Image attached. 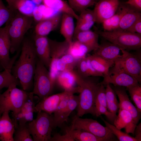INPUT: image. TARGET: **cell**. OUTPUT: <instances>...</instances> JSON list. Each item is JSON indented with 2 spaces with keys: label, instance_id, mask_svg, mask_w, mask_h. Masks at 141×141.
<instances>
[{
  "label": "cell",
  "instance_id": "obj_5",
  "mask_svg": "<svg viewBox=\"0 0 141 141\" xmlns=\"http://www.w3.org/2000/svg\"><path fill=\"white\" fill-rule=\"evenodd\" d=\"M17 85L12 84L4 93H0V117L4 112L12 111L14 121L29 93L17 88Z\"/></svg>",
  "mask_w": 141,
  "mask_h": 141
},
{
  "label": "cell",
  "instance_id": "obj_47",
  "mask_svg": "<svg viewBox=\"0 0 141 141\" xmlns=\"http://www.w3.org/2000/svg\"><path fill=\"white\" fill-rule=\"evenodd\" d=\"M126 31L141 34V17L136 21Z\"/></svg>",
  "mask_w": 141,
  "mask_h": 141
},
{
  "label": "cell",
  "instance_id": "obj_46",
  "mask_svg": "<svg viewBox=\"0 0 141 141\" xmlns=\"http://www.w3.org/2000/svg\"><path fill=\"white\" fill-rule=\"evenodd\" d=\"M66 133L61 135L59 133H56L52 137L50 141H75L69 133L65 130Z\"/></svg>",
  "mask_w": 141,
  "mask_h": 141
},
{
  "label": "cell",
  "instance_id": "obj_11",
  "mask_svg": "<svg viewBox=\"0 0 141 141\" xmlns=\"http://www.w3.org/2000/svg\"><path fill=\"white\" fill-rule=\"evenodd\" d=\"M103 77V80L100 83L104 85L112 84L114 86L127 88L139 83L135 78L124 72L115 64L113 68L109 70L108 75Z\"/></svg>",
  "mask_w": 141,
  "mask_h": 141
},
{
  "label": "cell",
  "instance_id": "obj_12",
  "mask_svg": "<svg viewBox=\"0 0 141 141\" xmlns=\"http://www.w3.org/2000/svg\"><path fill=\"white\" fill-rule=\"evenodd\" d=\"M10 38L7 25L0 28V69L4 70L12 68L18 53L11 59L9 56Z\"/></svg>",
  "mask_w": 141,
  "mask_h": 141
},
{
  "label": "cell",
  "instance_id": "obj_2",
  "mask_svg": "<svg viewBox=\"0 0 141 141\" xmlns=\"http://www.w3.org/2000/svg\"><path fill=\"white\" fill-rule=\"evenodd\" d=\"M73 71L79 93L76 115L79 117L87 114L95 115V99L100 82L96 78L81 76L75 69Z\"/></svg>",
  "mask_w": 141,
  "mask_h": 141
},
{
  "label": "cell",
  "instance_id": "obj_21",
  "mask_svg": "<svg viewBox=\"0 0 141 141\" xmlns=\"http://www.w3.org/2000/svg\"><path fill=\"white\" fill-rule=\"evenodd\" d=\"M114 124L118 128L121 130L125 128L126 133L133 134L137 126L131 114L123 109H119L118 115L115 118Z\"/></svg>",
  "mask_w": 141,
  "mask_h": 141
},
{
  "label": "cell",
  "instance_id": "obj_25",
  "mask_svg": "<svg viewBox=\"0 0 141 141\" xmlns=\"http://www.w3.org/2000/svg\"><path fill=\"white\" fill-rule=\"evenodd\" d=\"M43 4L46 7L62 13L72 16L77 20L78 15L69 4L63 0H43Z\"/></svg>",
  "mask_w": 141,
  "mask_h": 141
},
{
  "label": "cell",
  "instance_id": "obj_4",
  "mask_svg": "<svg viewBox=\"0 0 141 141\" xmlns=\"http://www.w3.org/2000/svg\"><path fill=\"white\" fill-rule=\"evenodd\" d=\"M95 31L108 41L125 50H139L141 47V34L119 30L107 31L94 26Z\"/></svg>",
  "mask_w": 141,
  "mask_h": 141
},
{
  "label": "cell",
  "instance_id": "obj_13",
  "mask_svg": "<svg viewBox=\"0 0 141 141\" xmlns=\"http://www.w3.org/2000/svg\"><path fill=\"white\" fill-rule=\"evenodd\" d=\"M120 3L119 0H99L93 10L95 22L102 23L115 14Z\"/></svg>",
  "mask_w": 141,
  "mask_h": 141
},
{
  "label": "cell",
  "instance_id": "obj_43",
  "mask_svg": "<svg viewBox=\"0 0 141 141\" xmlns=\"http://www.w3.org/2000/svg\"><path fill=\"white\" fill-rule=\"evenodd\" d=\"M102 114L105 115L110 121L114 123L116 116L110 112L105 107L99 105H96L95 115L98 117Z\"/></svg>",
  "mask_w": 141,
  "mask_h": 141
},
{
  "label": "cell",
  "instance_id": "obj_52",
  "mask_svg": "<svg viewBox=\"0 0 141 141\" xmlns=\"http://www.w3.org/2000/svg\"><path fill=\"white\" fill-rule=\"evenodd\" d=\"M37 5H39L42 2L43 0H31Z\"/></svg>",
  "mask_w": 141,
  "mask_h": 141
},
{
  "label": "cell",
  "instance_id": "obj_35",
  "mask_svg": "<svg viewBox=\"0 0 141 141\" xmlns=\"http://www.w3.org/2000/svg\"><path fill=\"white\" fill-rule=\"evenodd\" d=\"M15 128L14 141H33L26 124H18Z\"/></svg>",
  "mask_w": 141,
  "mask_h": 141
},
{
  "label": "cell",
  "instance_id": "obj_8",
  "mask_svg": "<svg viewBox=\"0 0 141 141\" xmlns=\"http://www.w3.org/2000/svg\"><path fill=\"white\" fill-rule=\"evenodd\" d=\"M90 133L105 141L115 140V136L106 127L91 119L82 118L76 115L73 117L70 127Z\"/></svg>",
  "mask_w": 141,
  "mask_h": 141
},
{
  "label": "cell",
  "instance_id": "obj_28",
  "mask_svg": "<svg viewBox=\"0 0 141 141\" xmlns=\"http://www.w3.org/2000/svg\"><path fill=\"white\" fill-rule=\"evenodd\" d=\"M65 130L68 132L75 141H105L102 138L84 131L67 127Z\"/></svg>",
  "mask_w": 141,
  "mask_h": 141
},
{
  "label": "cell",
  "instance_id": "obj_36",
  "mask_svg": "<svg viewBox=\"0 0 141 141\" xmlns=\"http://www.w3.org/2000/svg\"><path fill=\"white\" fill-rule=\"evenodd\" d=\"M68 4L75 11L80 12L95 5L99 0H67Z\"/></svg>",
  "mask_w": 141,
  "mask_h": 141
},
{
  "label": "cell",
  "instance_id": "obj_14",
  "mask_svg": "<svg viewBox=\"0 0 141 141\" xmlns=\"http://www.w3.org/2000/svg\"><path fill=\"white\" fill-rule=\"evenodd\" d=\"M32 92L28 95L17 114L14 121L15 128L18 124H26L33 119L36 103Z\"/></svg>",
  "mask_w": 141,
  "mask_h": 141
},
{
  "label": "cell",
  "instance_id": "obj_26",
  "mask_svg": "<svg viewBox=\"0 0 141 141\" xmlns=\"http://www.w3.org/2000/svg\"><path fill=\"white\" fill-rule=\"evenodd\" d=\"M79 103V96L72 95L69 99L68 104L62 112L58 118L53 122V128L60 127L65 121L67 122L68 118L77 107Z\"/></svg>",
  "mask_w": 141,
  "mask_h": 141
},
{
  "label": "cell",
  "instance_id": "obj_32",
  "mask_svg": "<svg viewBox=\"0 0 141 141\" xmlns=\"http://www.w3.org/2000/svg\"><path fill=\"white\" fill-rule=\"evenodd\" d=\"M36 5L31 0H16L13 11L17 10L24 15L32 16L33 13Z\"/></svg>",
  "mask_w": 141,
  "mask_h": 141
},
{
  "label": "cell",
  "instance_id": "obj_41",
  "mask_svg": "<svg viewBox=\"0 0 141 141\" xmlns=\"http://www.w3.org/2000/svg\"><path fill=\"white\" fill-rule=\"evenodd\" d=\"M77 20L73 36L79 32L90 30L95 22L94 21H87L79 19Z\"/></svg>",
  "mask_w": 141,
  "mask_h": 141
},
{
  "label": "cell",
  "instance_id": "obj_29",
  "mask_svg": "<svg viewBox=\"0 0 141 141\" xmlns=\"http://www.w3.org/2000/svg\"><path fill=\"white\" fill-rule=\"evenodd\" d=\"M78 60L68 52L58 60L56 64L57 69L59 72L72 71L75 68Z\"/></svg>",
  "mask_w": 141,
  "mask_h": 141
},
{
  "label": "cell",
  "instance_id": "obj_49",
  "mask_svg": "<svg viewBox=\"0 0 141 141\" xmlns=\"http://www.w3.org/2000/svg\"><path fill=\"white\" fill-rule=\"evenodd\" d=\"M125 4L140 12L141 10V0H128Z\"/></svg>",
  "mask_w": 141,
  "mask_h": 141
},
{
  "label": "cell",
  "instance_id": "obj_42",
  "mask_svg": "<svg viewBox=\"0 0 141 141\" xmlns=\"http://www.w3.org/2000/svg\"><path fill=\"white\" fill-rule=\"evenodd\" d=\"M101 84L96 97L95 105H99L107 108L105 88L104 85Z\"/></svg>",
  "mask_w": 141,
  "mask_h": 141
},
{
  "label": "cell",
  "instance_id": "obj_18",
  "mask_svg": "<svg viewBox=\"0 0 141 141\" xmlns=\"http://www.w3.org/2000/svg\"><path fill=\"white\" fill-rule=\"evenodd\" d=\"M62 14L58 12L38 22L36 26V34L46 36L56 29L61 22Z\"/></svg>",
  "mask_w": 141,
  "mask_h": 141
},
{
  "label": "cell",
  "instance_id": "obj_27",
  "mask_svg": "<svg viewBox=\"0 0 141 141\" xmlns=\"http://www.w3.org/2000/svg\"><path fill=\"white\" fill-rule=\"evenodd\" d=\"M86 57L93 67L103 74V77L108 75L110 68L114 64L113 62L107 60L93 54Z\"/></svg>",
  "mask_w": 141,
  "mask_h": 141
},
{
  "label": "cell",
  "instance_id": "obj_30",
  "mask_svg": "<svg viewBox=\"0 0 141 141\" xmlns=\"http://www.w3.org/2000/svg\"><path fill=\"white\" fill-rule=\"evenodd\" d=\"M105 85L107 109L116 116V113L119 109V102L117 99L116 93L110 84H107Z\"/></svg>",
  "mask_w": 141,
  "mask_h": 141
},
{
  "label": "cell",
  "instance_id": "obj_22",
  "mask_svg": "<svg viewBox=\"0 0 141 141\" xmlns=\"http://www.w3.org/2000/svg\"><path fill=\"white\" fill-rule=\"evenodd\" d=\"M121 5L123 10V13L117 30L126 31L141 17V14L140 11L128 5Z\"/></svg>",
  "mask_w": 141,
  "mask_h": 141
},
{
  "label": "cell",
  "instance_id": "obj_51",
  "mask_svg": "<svg viewBox=\"0 0 141 141\" xmlns=\"http://www.w3.org/2000/svg\"><path fill=\"white\" fill-rule=\"evenodd\" d=\"M16 0H6L8 4L9 8L12 11H13V7Z\"/></svg>",
  "mask_w": 141,
  "mask_h": 141
},
{
  "label": "cell",
  "instance_id": "obj_1",
  "mask_svg": "<svg viewBox=\"0 0 141 141\" xmlns=\"http://www.w3.org/2000/svg\"><path fill=\"white\" fill-rule=\"evenodd\" d=\"M37 58L34 42L29 39L24 40L20 56L13 66L11 73L25 91L29 90L33 85Z\"/></svg>",
  "mask_w": 141,
  "mask_h": 141
},
{
  "label": "cell",
  "instance_id": "obj_23",
  "mask_svg": "<svg viewBox=\"0 0 141 141\" xmlns=\"http://www.w3.org/2000/svg\"><path fill=\"white\" fill-rule=\"evenodd\" d=\"M99 35L95 31L89 30L79 32L73 36L77 40L85 46L89 52L94 51L99 46Z\"/></svg>",
  "mask_w": 141,
  "mask_h": 141
},
{
  "label": "cell",
  "instance_id": "obj_16",
  "mask_svg": "<svg viewBox=\"0 0 141 141\" xmlns=\"http://www.w3.org/2000/svg\"><path fill=\"white\" fill-rule=\"evenodd\" d=\"M119 100V109L126 110L131 114L134 121L137 125L141 118V113L130 100L126 90L123 87L115 86L114 88Z\"/></svg>",
  "mask_w": 141,
  "mask_h": 141
},
{
  "label": "cell",
  "instance_id": "obj_40",
  "mask_svg": "<svg viewBox=\"0 0 141 141\" xmlns=\"http://www.w3.org/2000/svg\"><path fill=\"white\" fill-rule=\"evenodd\" d=\"M81 76L83 77L89 76L88 69L86 56L79 60L74 69Z\"/></svg>",
  "mask_w": 141,
  "mask_h": 141
},
{
  "label": "cell",
  "instance_id": "obj_45",
  "mask_svg": "<svg viewBox=\"0 0 141 141\" xmlns=\"http://www.w3.org/2000/svg\"><path fill=\"white\" fill-rule=\"evenodd\" d=\"M32 16L38 22L46 18L43 11V5L40 4L36 6L33 13Z\"/></svg>",
  "mask_w": 141,
  "mask_h": 141
},
{
  "label": "cell",
  "instance_id": "obj_24",
  "mask_svg": "<svg viewBox=\"0 0 141 141\" xmlns=\"http://www.w3.org/2000/svg\"><path fill=\"white\" fill-rule=\"evenodd\" d=\"M74 17L66 13H62L60 33L65 38V40L71 44L72 42L75 27Z\"/></svg>",
  "mask_w": 141,
  "mask_h": 141
},
{
  "label": "cell",
  "instance_id": "obj_38",
  "mask_svg": "<svg viewBox=\"0 0 141 141\" xmlns=\"http://www.w3.org/2000/svg\"><path fill=\"white\" fill-rule=\"evenodd\" d=\"M138 111L141 112V87L139 84L126 88Z\"/></svg>",
  "mask_w": 141,
  "mask_h": 141
},
{
  "label": "cell",
  "instance_id": "obj_44",
  "mask_svg": "<svg viewBox=\"0 0 141 141\" xmlns=\"http://www.w3.org/2000/svg\"><path fill=\"white\" fill-rule=\"evenodd\" d=\"M78 19L85 21H94L95 22V17L93 10L87 9L83 10L80 12V15H79Z\"/></svg>",
  "mask_w": 141,
  "mask_h": 141
},
{
  "label": "cell",
  "instance_id": "obj_10",
  "mask_svg": "<svg viewBox=\"0 0 141 141\" xmlns=\"http://www.w3.org/2000/svg\"><path fill=\"white\" fill-rule=\"evenodd\" d=\"M48 40L51 58L49 71L52 80L55 83L57 77L60 73L56 68L57 62L63 55L68 52L70 44L65 40L60 42L49 38Z\"/></svg>",
  "mask_w": 141,
  "mask_h": 141
},
{
  "label": "cell",
  "instance_id": "obj_17",
  "mask_svg": "<svg viewBox=\"0 0 141 141\" xmlns=\"http://www.w3.org/2000/svg\"><path fill=\"white\" fill-rule=\"evenodd\" d=\"M122 48L109 42H104L99 45L98 48L93 51V54L115 63L121 56L120 52Z\"/></svg>",
  "mask_w": 141,
  "mask_h": 141
},
{
  "label": "cell",
  "instance_id": "obj_31",
  "mask_svg": "<svg viewBox=\"0 0 141 141\" xmlns=\"http://www.w3.org/2000/svg\"><path fill=\"white\" fill-rule=\"evenodd\" d=\"M56 81L64 90L75 87L74 85L76 82L73 70L60 72L57 77Z\"/></svg>",
  "mask_w": 141,
  "mask_h": 141
},
{
  "label": "cell",
  "instance_id": "obj_20",
  "mask_svg": "<svg viewBox=\"0 0 141 141\" xmlns=\"http://www.w3.org/2000/svg\"><path fill=\"white\" fill-rule=\"evenodd\" d=\"M9 112H4L0 117V140L2 141H14L15 126L9 116Z\"/></svg>",
  "mask_w": 141,
  "mask_h": 141
},
{
  "label": "cell",
  "instance_id": "obj_7",
  "mask_svg": "<svg viewBox=\"0 0 141 141\" xmlns=\"http://www.w3.org/2000/svg\"><path fill=\"white\" fill-rule=\"evenodd\" d=\"M34 87L32 92L41 100L50 95L55 83L52 80L49 71L38 58L33 77Z\"/></svg>",
  "mask_w": 141,
  "mask_h": 141
},
{
  "label": "cell",
  "instance_id": "obj_19",
  "mask_svg": "<svg viewBox=\"0 0 141 141\" xmlns=\"http://www.w3.org/2000/svg\"><path fill=\"white\" fill-rule=\"evenodd\" d=\"M65 93L62 92L49 95L41 100L36 105L34 112L44 111L51 114L57 109Z\"/></svg>",
  "mask_w": 141,
  "mask_h": 141
},
{
  "label": "cell",
  "instance_id": "obj_48",
  "mask_svg": "<svg viewBox=\"0 0 141 141\" xmlns=\"http://www.w3.org/2000/svg\"><path fill=\"white\" fill-rule=\"evenodd\" d=\"M88 69V74L89 76L103 77V74L96 70L91 65L89 60L86 56Z\"/></svg>",
  "mask_w": 141,
  "mask_h": 141
},
{
  "label": "cell",
  "instance_id": "obj_37",
  "mask_svg": "<svg viewBox=\"0 0 141 141\" xmlns=\"http://www.w3.org/2000/svg\"><path fill=\"white\" fill-rule=\"evenodd\" d=\"M106 127L120 141H137L134 137H132L127 133L122 131L115 126L112 125L102 118Z\"/></svg>",
  "mask_w": 141,
  "mask_h": 141
},
{
  "label": "cell",
  "instance_id": "obj_39",
  "mask_svg": "<svg viewBox=\"0 0 141 141\" xmlns=\"http://www.w3.org/2000/svg\"><path fill=\"white\" fill-rule=\"evenodd\" d=\"M13 12L5 6L2 0H0V28L11 18Z\"/></svg>",
  "mask_w": 141,
  "mask_h": 141
},
{
  "label": "cell",
  "instance_id": "obj_33",
  "mask_svg": "<svg viewBox=\"0 0 141 141\" xmlns=\"http://www.w3.org/2000/svg\"><path fill=\"white\" fill-rule=\"evenodd\" d=\"M89 52L87 47L83 44L75 40L70 44L68 53L77 60L86 57Z\"/></svg>",
  "mask_w": 141,
  "mask_h": 141
},
{
  "label": "cell",
  "instance_id": "obj_3",
  "mask_svg": "<svg viewBox=\"0 0 141 141\" xmlns=\"http://www.w3.org/2000/svg\"><path fill=\"white\" fill-rule=\"evenodd\" d=\"M8 21L9 22L7 25L10 40V52L13 54L18 49L25 34L30 28L33 18L18 11Z\"/></svg>",
  "mask_w": 141,
  "mask_h": 141
},
{
  "label": "cell",
  "instance_id": "obj_34",
  "mask_svg": "<svg viewBox=\"0 0 141 141\" xmlns=\"http://www.w3.org/2000/svg\"><path fill=\"white\" fill-rule=\"evenodd\" d=\"M12 68L4 69L0 72V90L4 87L8 88L12 84L18 85L20 83L19 80L11 74Z\"/></svg>",
  "mask_w": 141,
  "mask_h": 141
},
{
  "label": "cell",
  "instance_id": "obj_6",
  "mask_svg": "<svg viewBox=\"0 0 141 141\" xmlns=\"http://www.w3.org/2000/svg\"><path fill=\"white\" fill-rule=\"evenodd\" d=\"M36 118L27 125L34 141H50L53 128V116L44 111L37 112Z\"/></svg>",
  "mask_w": 141,
  "mask_h": 141
},
{
  "label": "cell",
  "instance_id": "obj_9",
  "mask_svg": "<svg viewBox=\"0 0 141 141\" xmlns=\"http://www.w3.org/2000/svg\"><path fill=\"white\" fill-rule=\"evenodd\" d=\"M121 51L122 54L115 61L114 64L140 83L141 56L132 54L122 48Z\"/></svg>",
  "mask_w": 141,
  "mask_h": 141
},
{
  "label": "cell",
  "instance_id": "obj_50",
  "mask_svg": "<svg viewBox=\"0 0 141 141\" xmlns=\"http://www.w3.org/2000/svg\"><path fill=\"white\" fill-rule=\"evenodd\" d=\"M135 137H134L137 141L141 140V123L136 126L134 130Z\"/></svg>",
  "mask_w": 141,
  "mask_h": 141
},
{
  "label": "cell",
  "instance_id": "obj_15",
  "mask_svg": "<svg viewBox=\"0 0 141 141\" xmlns=\"http://www.w3.org/2000/svg\"><path fill=\"white\" fill-rule=\"evenodd\" d=\"M34 44L38 59L47 68H49L51 58L48 38L46 36L36 34L34 38Z\"/></svg>",
  "mask_w": 141,
  "mask_h": 141
}]
</instances>
